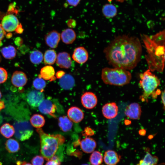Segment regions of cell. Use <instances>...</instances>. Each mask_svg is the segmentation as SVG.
Returning <instances> with one entry per match:
<instances>
[{"mask_svg":"<svg viewBox=\"0 0 165 165\" xmlns=\"http://www.w3.org/2000/svg\"><path fill=\"white\" fill-rule=\"evenodd\" d=\"M30 121L31 125L37 128H41L44 125L45 122L44 117L39 114H35L31 117Z\"/></svg>","mask_w":165,"mask_h":165,"instance_id":"25","label":"cell"},{"mask_svg":"<svg viewBox=\"0 0 165 165\" xmlns=\"http://www.w3.org/2000/svg\"><path fill=\"white\" fill-rule=\"evenodd\" d=\"M40 140V152L46 161L50 160L54 156L59 146L65 142V138L60 134H49L41 128H37Z\"/></svg>","mask_w":165,"mask_h":165,"instance_id":"3","label":"cell"},{"mask_svg":"<svg viewBox=\"0 0 165 165\" xmlns=\"http://www.w3.org/2000/svg\"><path fill=\"white\" fill-rule=\"evenodd\" d=\"M89 160L92 165H100L103 161L102 154L99 151H93L90 156Z\"/></svg>","mask_w":165,"mask_h":165,"instance_id":"30","label":"cell"},{"mask_svg":"<svg viewBox=\"0 0 165 165\" xmlns=\"http://www.w3.org/2000/svg\"><path fill=\"white\" fill-rule=\"evenodd\" d=\"M15 135L19 140L23 141L28 139L32 135L33 130L28 122L19 121L14 125Z\"/></svg>","mask_w":165,"mask_h":165,"instance_id":"6","label":"cell"},{"mask_svg":"<svg viewBox=\"0 0 165 165\" xmlns=\"http://www.w3.org/2000/svg\"><path fill=\"white\" fill-rule=\"evenodd\" d=\"M57 54L53 50H48L46 51L44 57V63L47 64H53L56 60Z\"/></svg>","mask_w":165,"mask_h":165,"instance_id":"24","label":"cell"},{"mask_svg":"<svg viewBox=\"0 0 165 165\" xmlns=\"http://www.w3.org/2000/svg\"><path fill=\"white\" fill-rule=\"evenodd\" d=\"M104 52L110 65L130 70L134 68L140 60L142 47L137 37L124 35L116 37Z\"/></svg>","mask_w":165,"mask_h":165,"instance_id":"1","label":"cell"},{"mask_svg":"<svg viewBox=\"0 0 165 165\" xmlns=\"http://www.w3.org/2000/svg\"><path fill=\"white\" fill-rule=\"evenodd\" d=\"M67 26L69 28H73L75 27L76 25V20L73 19H70L67 20L66 22Z\"/></svg>","mask_w":165,"mask_h":165,"instance_id":"36","label":"cell"},{"mask_svg":"<svg viewBox=\"0 0 165 165\" xmlns=\"http://www.w3.org/2000/svg\"><path fill=\"white\" fill-rule=\"evenodd\" d=\"M68 4L73 6H77L81 0H66Z\"/></svg>","mask_w":165,"mask_h":165,"instance_id":"38","label":"cell"},{"mask_svg":"<svg viewBox=\"0 0 165 165\" xmlns=\"http://www.w3.org/2000/svg\"><path fill=\"white\" fill-rule=\"evenodd\" d=\"M1 97H2V94H1V91H0V99Z\"/></svg>","mask_w":165,"mask_h":165,"instance_id":"48","label":"cell"},{"mask_svg":"<svg viewBox=\"0 0 165 165\" xmlns=\"http://www.w3.org/2000/svg\"><path fill=\"white\" fill-rule=\"evenodd\" d=\"M73 123L72 121L67 117L63 116L58 119V125L61 129L64 132L70 131L72 129Z\"/></svg>","mask_w":165,"mask_h":165,"instance_id":"23","label":"cell"},{"mask_svg":"<svg viewBox=\"0 0 165 165\" xmlns=\"http://www.w3.org/2000/svg\"><path fill=\"white\" fill-rule=\"evenodd\" d=\"M44 99V95L42 92L36 90L29 92L27 97L28 103L33 107L38 106Z\"/></svg>","mask_w":165,"mask_h":165,"instance_id":"9","label":"cell"},{"mask_svg":"<svg viewBox=\"0 0 165 165\" xmlns=\"http://www.w3.org/2000/svg\"><path fill=\"white\" fill-rule=\"evenodd\" d=\"M120 156L117 152L112 150L106 151L104 156V161L107 165H115L120 161Z\"/></svg>","mask_w":165,"mask_h":165,"instance_id":"19","label":"cell"},{"mask_svg":"<svg viewBox=\"0 0 165 165\" xmlns=\"http://www.w3.org/2000/svg\"><path fill=\"white\" fill-rule=\"evenodd\" d=\"M45 165H60V161L57 157L54 156L52 159L48 161Z\"/></svg>","mask_w":165,"mask_h":165,"instance_id":"35","label":"cell"},{"mask_svg":"<svg viewBox=\"0 0 165 165\" xmlns=\"http://www.w3.org/2000/svg\"><path fill=\"white\" fill-rule=\"evenodd\" d=\"M8 77V73L4 68L0 67V84L4 82Z\"/></svg>","mask_w":165,"mask_h":165,"instance_id":"34","label":"cell"},{"mask_svg":"<svg viewBox=\"0 0 165 165\" xmlns=\"http://www.w3.org/2000/svg\"><path fill=\"white\" fill-rule=\"evenodd\" d=\"M59 83L60 86L65 90H69L72 88L75 84L73 77L69 74H64L60 79Z\"/></svg>","mask_w":165,"mask_h":165,"instance_id":"20","label":"cell"},{"mask_svg":"<svg viewBox=\"0 0 165 165\" xmlns=\"http://www.w3.org/2000/svg\"><path fill=\"white\" fill-rule=\"evenodd\" d=\"M73 60L79 64L85 63L88 58L87 50L83 47H79L74 50L72 55Z\"/></svg>","mask_w":165,"mask_h":165,"instance_id":"13","label":"cell"},{"mask_svg":"<svg viewBox=\"0 0 165 165\" xmlns=\"http://www.w3.org/2000/svg\"><path fill=\"white\" fill-rule=\"evenodd\" d=\"M33 85L35 89L42 92V90L46 86V83L44 79L40 75L38 78L34 80Z\"/></svg>","mask_w":165,"mask_h":165,"instance_id":"32","label":"cell"},{"mask_svg":"<svg viewBox=\"0 0 165 165\" xmlns=\"http://www.w3.org/2000/svg\"><path fill=\"white\" fill-rule=\"evenodd\" d=\"M12 84L17 87H21L25 85L28 81L26 74L21 71H15L11 79Z\"/></svg>","mask_w":165,"mask_h":165,"instance_id":"16","label":"cell"},{"mask_svg":"<svg viewBox=\"0 0 165 165\" xmlns=\"http://www.w3.org/2000/svg\"><path fill=\"white\" fill-rule=\"evenodd\" d=\"M43 59V56L42 53L39 50L33 51L30 55V61L34 64H39L42 61Z\"/></svg>","mask_w":165,"mask_h":165,"instance_id":"31","label":"cell"},{"mask_svg":"<svg viewBox=\"0 0 165 165\" xmlns=\"http://www.w3.org/2000/svg\"><path fill=\"white\" fill-rule=\"evenodd\" d=\"M16 10L13 4L11 3L9 6L7 13L13 14V13H16L17 11Z\"/></svg>","mask_w":165,"mask_h":165,"instance_id":"37","label":"cell"},{"mask_svg":"<svg viewBox=\"0 0 165 165\" xmlns=\"http://www.w3.org/2000/svg\"><path fill=\"white\" fill-rule=\"evenodd\" d=\"M125 124H127H127H129L130 123V121L129 122V121L128 120H126L125 121Z\"/></svg>","mask_w":165,"mask_h":165,"instance_id":"47","label":"cell"},{"mask_svg":"<svg viewBox=\"0 0 165 165\" xmlns=\"http://www.w3.org/2000/svg\"><path fill=\"white\" fill-rule=\"evenodd\" d=\"M4 103L3 101H0V110L4 108Z\"/></svg>","mask_w":165,"mask_h":165,"instance_id":"45","label":"cell"},{"mask_svg":"<svg viewBox=\"0 0 165 165\" xmlns=\"http://www.w3.org/2000/svg\"><path fill=\"white\" fill-rule=\"evenodd\" d=\"M61 38L60 34L56 30H52L47 34L45 36L46 44L52 48H55L58 45Z\"/></svg>","mask_w":165,"mask_h":165,"instance_id":"14","label":"cell"},{"mask_svg":"<svg viewBox=\"0 0 165 165\" xmlns=\"http://www.w3.org/2000/svg\"><path fill=\"white\" fill-rule=\"evenodd\" d=\"M136 165H153L150 163L144 161L143 159L140 160Z\"/></svg>","mask_w":165,"mask_h":165,"instance_id":"42","label":"cell"},{"mask_svg":"<svg viewBox=\"0 0 165 165\" xmlns=\"http://www.w3.org/2000/svg\"><path fill=\"white\" fill-rule=\"evenodd\" d=\"M40 73V76L44 80H53L55 79L56 77L54 76V69L50 65H46L42 68Z\"/></svg>","mask_w":165,"mask_h":165,"instance_id":"22","label":"cell"},{"mask_svg":"<svg viewBox=\"0 0 165 165\" xmlns=\"http://www.w3.org/2000/svg\"><path fill=\"white\" fill-rule=\"evenodd\" d=\"M82 165H89V164H82Z\"/></svg>","mask_w":165,"mask_h":165,"instance_id":"49","label":"cell"},{"mask_svg":"<svg viewBox=\"0 0 165 165\" xmlns=\"http://www.w3.org/2000/svg\"><path fill=\"white\" fill-rule=\"evenodd\" d=\"M32 165H43L44 158L40 156H37L34 157L31 160Z\"/></svg>","mask_w":165,"mask_h":165,"instance_id":"33","label":"cell"},{"mask_svg":"<svg viewBox=\"0 0 165 165\" xmlns=\"http://www.w3.org/2000/svg\"><path fill=\"white\" fill-rule=\"evenodd\" d=\"M64 74H65V73L64 71H60L57 72L56 74V76L57 78L60 79Z\"/></svg>","mask_w":165,"mask_h":165,"instance_id":"41","label":"cell"},{"mask_svg":"<svg viewBox=\"0 0 165 165\" xmlns=\"http://www.w3.org/2000/svg\"><path fill=\"white\" fill-rule=\"evenodd\" d=\"M102 12L104 16L107 18H111L115 16L117 13V9L113 5L106 4L102 9Z\"/></svg>","mask_w":165,"mask_h":165,"instance_id":"27","label":"cell"},{"mask_svg":"<svg viewBox=\"0 0 165 165\" xmlns=\"http://www.w3.org/2000/svg\"><path fill=\"white\" fill-rule=\"evenodd\" d=\"M15 31L17 33L19 34H21L23 32V29L22 28V27L21 24L20 23Z\"/></svg>","mask_w":165,"mask_h":165,"instance_id":"40","label":"cell"},{"mask_svg":"<svg viewBox=\"0 0 165 165\" xmlns=\"http://www.w3.org/2000/svg\"><path fill=\"white\" fill-rule=\"evenodd\" d=\"M124 113L130 119H139L141 113V107L138 103H132L126 107Z\"/></svg>","mask_w":165,"mask_h":165,"instance_id":"11","label":"cell"},{"mask_svg":"<svg viewBox=\"0 0 165 165\" xmlns=\"http://www.w3.org/2000/svg\"><path fill=\"white\" fill-rule=\"evenodd\" d=\"M139 76V85L143 90V94L140 98L143 101L147 102L148 97L160 85V81L149 69L140 74Z\"/></svg>","mask_w":165,"mask_h":165,"instance_id":"5","label":"cell"},{"mask_svg":"<svg viewBox=\"0 0 165 165\" xmlns=\"http://www.w3.org/2000/svg\"><path fill=\"white\" fill-rule=\"evenodd\" d=\"M81 101L84 107L87 109H91L96 105L97 99L94 93L88 92H85L82 95Z\"/></svg>","mask_w":165,"mask_h":165,"instance_id":"10","label":"cell"},{"mask_svg":"<svg viewBox=\"0 0 165 165\" xmlns=\"http://www.w3.org/2000/svg\"><path fill=\"white\" fill-rule=\"evenodd\" d=\"M68 117L72 122L78 123L83 119L84 114L80 108L75 106L70 108L67 112Z\"/></svg>","mask_w":165,"mask_h":165,"instance_id":"17","label":"cell"},{"mask_svg":"<svg viewBox=\"0 0 165 165\" xmlns=\"http://www.w3.org/2000/svg\"><path fill=\"white\" fill-rule=\"evenodd\" d=\"M61 37L62 41L67 44H72L76 38V33L71 28H67L61 32Z\"/></svg>","mask_w":165,"mask_h":165,"instance_id":"21","label":"cell"},{"mask_svg":"<svg viewBox=\"0 0 165 165\" xmlns=\"http://www.w3.org/2000/svg\"><path fill=\"white\" fill-rule=\"evenodd\" d=\"M1 52L3 57L7 59H13L15 57L16 50L13 46L10 45L2 48Z\"/></svg>","mask_w":165,"mask_h":165,"instance_id":"26","label":"cell"},{"mask_svg":"<svg viewBox=\"0 0 165 165\" xmlns=\"http://www.w3.org/2000/svg\"><path fill=\"white\" fill-rule=\"evenodd\" d=\"M139 134L141 135H144L146 133V131L145 130L142 129L139 131Z\"/></svg>","mask_w":165,"mask_h":165,"instance_id":"44","label":"cell"},{"mask_svg":"<svg viewBox=\"0 0 165 165\" xmlns=\"http://www.w3.org/2000/svg\"><path fill=\"white\" fill-rule=\"evenodd\" d=\"M1 134L4 137L9 138L15 133L14 127L8 123H6L2 125L0 128Z\"/></svg>","mask_w":165,"mask_h":165,"instance_id":"28","label":"cell"},{"mask_svg":"<svg viewBox=\"0 0 165 165\" xmlns=\"http://www.w3.org/2000/svg\"><path fill=\"white\" fill-rule=\"evenodd\" d=\"M1 24L6 31L10 32L15 31L20 23L15 15L7 13L2 18Z\"/></svg>","mask_w":165,"mask_h":165,"instance_id":"7","label":"cell"},{"mask_svg":"<svg viewBox=\"0 0 165 165\" xmlns=\"http://www.w3.org/2000/svg\"><path fill=\"white\" fill-rule=\"evenodd\" d=\"M101 77L105 83L119 86L129 83L132 75L130 72L124 69L106 67L102 70Z\"/></svg>","mask_w":165,"mask_h":165,"instance_id":"4","label":"cell"},{"mask_svg":"<svg viewBox=\"0 0 165 165\" xmlns=\"http://www.w3.org/2000/svg\"><path fill=\"white\" fill-rule=\"evenodd\" d=\"M56 63L60 68L68 69L72 64V61L69 54L66 52L59 53L56 59Z\"/></svg>","mask_w":165,"mask_h":165,"instance_id":"15","label":"cell"},{"mask_svg":"<svg viewBox=\"0 0 165 165\" xmlns=\"http://www.w3.org/2000/svg\"><path fill=\"white\" fill-rule=\"evenodd\" d=\"M38 107L41 113L55 117V113L57 110V107L50 99H44Z\"/></svg>","mask_w":165,"mask_h":165,"instance_id":"8","label":"cell"},{"mask_svg":"<svg viewBox=\"0 0 165 165\" xmlns=\"http://www.w3.org/2000/svg\"><path fill=\"white\" fill-rule=\"evenodd\" d=\"M6 148L10 153L17 152L20 149V145L18 142L13 139L8 140L5 143Z\"/></svg>","mask_w":165,"mask_h":165,"instance_id":"29","label":"cell"},{"mask_svg":"<svg viewBox=\"0 0 165 165\" xmlns=\"http://www.w3.org/2000/svg\"><path fill=\"white\" fill-rule=\"evenodd\" d=\"M161 98L163 103V108L164 110L165 109V90L162 92L161 95Z\"/></svg>","mask_w":165,"mask_h":165,"instance_id":"43","label":"cell"},{"mask_svg":"<svg viewBox=\"0 0 165 165\" xmlns=\"http://www.w3.org/2000/svg\"><path fill=\"white\" fill-rule=\"evenodd\" d=\"M21 165H32L29 163H27L26 162H23L21 164Z\"/></svg>","mask_w":165,"mask_h":165,"instance_id":"46","label":"cell"},{"mask_svg":"<svg viewBox=\"0 0 165 165\" xmlns=\"http://www.w3.org/2000/svg\"><path fill=\"white\" fill-rule=\"evenodd\" d=\"M80 147L83 152L86 153L93 152L97 146L96 141L93 138L86 137L80 141Z\"/></svg>","mask_w":165,"mask_h":165,"instance_id":"18","label":"cell"},{"mask_svg":"<svg viewBox=\"0 0 165 165\" xmlns=\"http://www.w3.org/2000/svg\"><path fill=\"white\" fill-rule=\"evenodd\" d=\"M164 30L156 34L141 35L146 50L145 58L151 72L163 71L165 62V37Z\"/></svg>","mask_w":165,"mask_h":165,"instance_id":"2","label":"cell"},{"mask_svg":"<svg viewBox=\"0 0 165 165\" xmlns=\"http://www.w3.org/2000/svg\"><path fill=\"white\" fill-rule=\"evenodd\" d=\"M118 107L114 102L107 103L102 107V112L104 116L107 119L115 118L117 115Z\"/></svg>","mask_w":165,"mask_h":165,"instance_id":"12","label":"cell"},{"mask_svg":"<svg viewBox=\"0 0 165 165\" xmlns=\"http://www.w3.org/2000/svg\"><path fill=\"white\" fill-rule=\"evenodd\" d=\"M6 32L0 23V43L6 34Z\"/></svg>","mask_w":165,"mask_h":165,"instance_id":"39","label":"cell"}]
</instances>
